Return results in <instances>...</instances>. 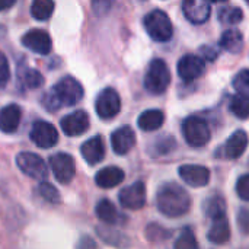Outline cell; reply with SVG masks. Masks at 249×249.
Segmentation results:
<instances>
[{"label":"cell","mask_w":249,"mask_h":249,"mask_svg":"<svg viewBox=\"0 0 249 249\" xmlns=\"http://www.w3.org/2000/svg\"><path fill=\"white\" fill-rule=\"evenodd\" d=\"M85 95L83 86L71 76L60 79L41 98V104L47 111L55 112L63 107H73L82 101Z\"/></svg>","instance_id":"1"},{"label":"cell","mask_w":249,"mask_h":249,"mask_svg":"<svg viewBox=\"0 0 249 249\" xmlns=\"http://www.w3.org/2000/svg\"><path fill=\"white\" fill-rule=\"evenodd\" d=\"M156 204L159 212L166 217H181L185 216L191 209L190 194L178 184H165L159 188L156 194Z\"/></svg>","instance_id":"2"},{"label":"cell","mask_w":249,"mask_h":249,"mask_svg":"<svg viewBox=\"0 0 249 249\" xmlns=\"http://www.w3.org/2000/svg\"><path fill=\"white\" fill-rule=\"evenodd\" d=\"M171 83V73L168 64L162 58H155L150 61L147 71L144 74V88L153 95H160L166 92Z\"/></svg>","instance_id":"3"},{"label":"cell","mask_w":249,"mask_h":249,"mask_svg":"<svg viewBox=\"0 0 249 249\" xmlns=\"http://www.w3.org/2000/svg\"><path fill=\"white\" fill-rule=\"evenodd\" d=\"M143 22H144V29L152 39L158 42H166L172 38L174 26H172L169 16L163 10L155 9L149 12L144 16Z\"/></svg>","instance_id":"4"},{"label":"cell","mask_w":249,"mask_h":249,"mask_svg":"<svg viewBox=\"0 0 249 249\" xmlns=\"http://www.w3.org/2000/svg\"><path fill=\"white\" fill-rule=\"evenodd\" d=\"M182 136L191 147H203L210 142L209 124L200 117H188L182 121Z\"/></svg>","instance_id":"5"},{"label":"cell","mask_w":249,"mask_h":249,"mask_svg":"<svg viewBox=\"0 0 249 249\" xmlns=\"http://www.w3.org/2000/svg\"><path fill=\"white\" fill-rule=\"evenodd\" d=\"M16 165L26 177L32 179L42 181L48 175V168L45 160L32 152H20L16 156Z\"/></svg>","instance_id":"6"},{"label":"cell","mask_w":249,"mask_h":249,"mask_svg":"<svg viewBox=\"0 0 249 249\" xmlns=\"http://www.w3.org/2000/svg\"><path fill=\"white\" fill-rule=\"evenodd\" d=\"M95 109L102 120H112L114 117H117L121 111V98L118 92L112 88L101 90L95 101Z\"/></svg>","instance_id":"7"},{"label":"cell","mask_w":249,"mask_h":249,"mask_svg":"<svg viewBox=\"0 0 249 249\" xmlns=\"http://www.w3.org/2000/svg\"><path fill=\"white\" fill-rule=\"evenodd\" d=\"M29 137L39 149H51L58 142V131L51 123L38 120L32 124Z\"/></svg>","instance_id":"8"},{"label":"cell","mask_w":249,"mask_h":249,"mask_svg":"<svg viewBox=\"0 0 249 249\" xmlns=\"http://www.w3.org/2000/svg\"><path fill=\"white\" fill-rule=\"evenodd\" d=\"M48 163L60 184H69L76 175V163L69 153H55L50 158Z\"/></svg>","instance_id":"9"},{"label":"cell","mask_w":249,"mask_h":249,"mask_svg":"<svg viewBox=\"0 0 249 249\" xmlns=\"http://www.w3.org/2000/svg\"><path fill=\"white\" fill-rule=\"evenodd\" d=\"M118 201L124 209L128 210H140L146 206V185L142 181H137L125 188H123L118 194Z\"/></svg>","instance_id":"10"},{"label":"cell","mask_w":249,"mask_h":249,"mask_svg":"<svg viewBox=\"0 0 249 249\" xmlns=\"http://www.w3.org/2000/svg\"><path fill=\"white\" fill-rule=\"evenodd\" d=\"M206 63L201 57L194 54H185L178 61V74L184 82H193L203 76Z\"/></svg>","instance_id":"11"},{"label":"cell","mask_w":249,"mask_h":249,"mask_svg":"<svg viewBox=\"0 0 249 249\" xmlns=\"http://www.w3.org/2000/svg\"><path fill=\"white\" fill-rule=\"evenodd\" d=\"M89 125H90L89 115L85 111H74V112L63 117V120L60 121V127H61L63 133L70 137H76V136L86 133Z\"/></svg>","instance_id":"12"},{"label":"cell","mask_w":249,"mask_h":249,"mask_svg":"<svg viewBox=\"0 0 249 249\" xmlns=\"http://www.w3.org/2000/svg\"><path fill=\"white\" fill-rule=\"evenodd\" d=\"M22 44L28 50H31L32 53H36L39 55L50 54L51 47H53L50 35L42 29H31V31H28L22 38Z\"/></svg>","instance_id":"13"},{"label":"cell","mask_w":249,"mask_h":249,"mask_svg":"<svg viewBox=\"0 0 249 249\" xmlns=\"http://www.w3.org/2000/svg\"><path fill=\"white\" fill-rule=\"evenodd\" d=\"M178 172L181 179L194 188L206 187L210 182V171L201 165H182Z\"/></svg>","instance_id":"14"},{"label":"cell","mask_w":249,"mask_h":249,"mask_svg":"<svg viewBox=\"0 0 249 249\" xmlns=\"http://www.w3.org/2000/svg\"><path fill=\"white\" fill-rule=\"evenodd\" d=\"M182 12L190 22L201 25L209 20L212 4L206 0H185L182 3Z\"/></svg>","instance_id":"15"},{"label":"cell","mask_w":249,"mask_h":249,"mask_svg":"<svg viewBox=\"0 0 249 249\" xmlns=\"http://www.w3.org/2000/svg\"><path fill=\"white\" fill-rule=\"evenodd\" d=\"M136 144V133L130 125H123L118 130H115L111 136V146L112 150L120 155L124 156L127 155Z\"/></svg>","instance_id":"16"},{"label":"cell","mask_w":249,"mask_h":249,"mask_svg":"<svg viewBox=\"0 0 249 249\" xmlns=\"http://www.w3.org/2000/svg\"><path fill=\"white\" fill-rule=\"evenodd\" d=\"M22 118V109L16 104H9L0 109V131L12 134L18 130Z\"/></svg>","instance_id":"17"},{"label":"cell","mask_w":249,"mask_h":249,"mask_svg":"<svg viewBox=\"0 0 249 249\" xmlns=\"http://www.w3.org/2000/svg\"><path fill=\"white\" fill-rule=\"evenodd\" d=\"M80 153H82L83 159L90 166L102 162L104 158H105V146H104L102 137L101 136H95V137L86 140L82 144V147H80Z\"/></svg>","instance_id":"18"},{"label":"cell","mask_w":249,"mask_h":249,"mask_svg":"<svg viewBox=\"0 0 249 249\" xmlns=\"http://www.w3.org/2000/svg\"><path fill=\"white\" fill-rule=\"evenodd\" d=\"M248 147V134L244 130L235 131L226 142L223 152L228 159H239Z\"/></svg>","instance_id":"19"},{"label":"cell","mask_w":249,"mask_h":249,"mask_svg":"<svg viewBox=\"0 0 249 249\" xmlns=\"http://www.w3.org/2000/svg\"><path fill=\"white\" fill-rule=\"evenodd\" d=\"M125 178V174L121 168L118 166H107L104 169H101L96 177H95V182L98 187L109 190L114 188L117 185H120Z\"/></svg>","instance_id":"20"},{"label":"cell","mask_w":249,"mask_h":249,"mask_svg":"<svg viewBox=\"0 0 249 249\" xmlns=\"http://www.w3.org/2000/svg\"><path fill=\"white\" fill-rule=\"evenodd\" d=\"M207 238L210 242H213L216 245L226 244L231 239V226H229L226 214L213 219V223H212V228L207 233Z\"/></svg>","instance_id":"21"},{"label":"cell","mask_w":249,"mask_h":249,"mask_svg":"<svg viewBox=\"0 0 249 249\" xmlns=\"http://www.w3.org/2000/svg\"><path fill=\"white\" fill-rule=\"evenodd\" d=\"M165 123V114L160 109H147L140 114L137 125L143 131H156Z\"/></svg>","instance_id":"22"},{"label":"cell","mask_w":249,"mask_h":249,"mask_svg":"<svg viewBox=\"0 0 249 249\" xmlns=\"http://www.w3.org/2000/svg\"><path fill=\"white\" fill-rule=\"evenodd\" d=\"M96 216L101 222L107 223V225H117L120 223V219H121V214L118 213L117 207L114 206L112 201H109L108 198H104L101 200L98 204H96Z\"/></svg>","instance_id":"23"},{"label":"cell","mask_w":249,"mask_h":249,"mask_svg":"<svg viewBox=\"0 0 249 249\" xmlns=\"http://www.w3.org/2000/svg\"><path fill=\"white\" fill-rule=\"evenodd\" d=\"M220 47L223 50H226L228 53H232V54L241 53L244 48L242 34L236 29H228L226 32H223V35L220 38Z\"/></svg>","instance_id":"24"},{"label":"cell","mask_w":249,"mask_h":249,"mask_svg":"<svg viewBox=\"0 0 249 249\" xmlns=\"http://www.w3.org/2000/svg\"><path fill=\"white\" fill-rule=\"evenodd\" d=\"M242 18H244L242 9L235 7V6H223L219 9V13H217L219 22L225 25H236L242 20Z\"/></svg>","instance_id":"25"},{"label":"cell","mask_w":249,"mask_h":249,"mask_svg":"<svg viewBox=\"0 0 249 249\" xmlns=\"http://www.w3.org/2000/svg\"><path fill=\"white\" fill-rule=\"evenodd\" d=\"M229 109L235 117H238L241 120H247L249 117V96L236 93L231 99Z\"/></svg>","instance_id":"26"},{"label":"cell","mask_w":249,"mask_h":249,"mask_svg":"<svg viewBox=\"0 0 249 249\" xmlns=\"http://www.w3.org/2000/svg\"><path fill=\"white\" fill-rule=\"evenodd\" d=\"M19 79L26 89H38L44 85L42 74L35 69H25L23 71H19Z\"/></svg>","instance_id":"27"},{"label":"cell","mask_w":249,"mask_h":249,"mask_svg":"<svg viewBox=\"0 0 249 249\" xmlns=\"http://www.w3.org/2000/svg\"><path fill=\"white\" fill-rule=\"evenodd\" d=\"M54 10V1L51 0H35L31 6V15L38 20H47Z\"/></svg>","instance_id":"28"},{"label":"cell","mask_w":249,"mask_h":249,"mask_svg":"<svg viewBox=\"0 0 249 249\" xmlns=\"http://www.w3.org/2000/svg\"><path fill=\"white\" fill-rule=\"evenodd\" d=\"M96 231H98V235L101 236V239L105 241V242H108L112 247L124 248L128 244V239L124 235H121L120 232H115V231L108 229V228H105V229L104 228H98Z\"/></svg>","instance_id":"29"},{"label":"cell","mask_w":249,"mask_h":249,"mask_svg":"<svg viewBox=\"0 0 249 249\" xmlns=\"http://www.w3.org/2000/svg\"><path fill=\"white\" fill-rule=\"evenodd\" d=\"M174 249H200L194 232L191 229L185 228L182 231V233L179 235V238L177 239V242L174 245Z\"/></svg>","instance_id":"30"},{"label":"cell","mask_w":249,"mask_h":249,"mask_svg":"<svg viewBox=\"0 0 249 249\" xmlns=\"http://www.w3.org/2000/svg\"><path fill=\"white\" fill-rule=\"evenodd\" d=\"M38 191H39L41 197H42L45 201H48V203H51V204H58V203H60V193H58V190H57L53 184L44 181V182L39 184Z\"/></svg>","instance_id":"31"},{"label":"cell","mask_w":249,"mask_h":249,"mask_svg":"<svg viewBox=\"0 0 249 249\" xmlns=\"http://www.w3.org/2000/svg\"><path fill=\"white\" fill-rule=\"evenodd\" d=\"M207 216L213 220L219 216H223L226 214V206H225V201L222 200V197H212V200L207 203Z\"/></svg>","instance_id":"32"},{"label":"cell","mask_w":249,"mask_h":249,"mask_svg":"<svg viewBox=\"0 0 249 249\" xmlns=\"http://www.w3.org/2000/svg\"><path fill=\"white\" fill-rule=\"evenodd\" d=\"M233 88L239 95L249 96V69L241 70L233 79Z\"/></svg>","instance_id":"33"},{"label":"cell","mask_w":249,"mask_h":249,"mask_svg":"<svg viewBox=\"0 0 249 249\" xmlns=\"http://www.w3.org/2000/svg\"><path fill=\"white\" fill-rule=\"evenodd\" d=\"M10 80V67L6 55L0 51V89H3Z\"/></svg>","instance_id":"34"},{"label":"cell","mask_w":249,"mask_h":249,"mask_svg":"<svg viewBox=\"0 0 249 249\" xmlns=\"http://www.w3.org/2000/svg\"><path fill=\"white\" fill-rule=\"evenodd\" d=\"M236 193L239 196V198H242L244 201H249V174L242 175L238 182H236Z\"/></svg>","instance_id":"35"},{"label":"cell","mask_w":249,"mask_h":249,"mask_svg":"<svg viewBox=\"0 0 249 249\" xmlns=\"http://www.w3.org/2000/svg\"><path fill=\"white\" fill-rule=\"evenodd\" d=\"M175 147V142L172 137H160L156 142V153L162 155V153H169L172 149Z\"/></svg>","instance_id":"36"},{"label":"cell","mask_w":249,"mask_h":249,"mask_svg":"<svg viewBox=\"0 0 249 249\" xmlns=\"http://www.w3.org/2000/svg\"><path fill=\"white\" fill-rule=\"evenodd\" d=\"M238 226L242 233L249 235V209H242L238 214Z\"/></svg>","instance_id":"37"},{"label":"cell","mask_w":249,"mask_h":249,"mask_svg":"<svg viewBox=\"0 0 249 249\" xmlns=\"http://www.w3.org/2000/svg\"><path fill=\"white\" fill-rule=\"evenodd\" d=\"M76 249H98V245H96V242L90 236L85 235V236H82L79 239V242L76 245Z\"/></svg>","instance_id":"38"},{"label":"cell","mask_w":249,"mask_h":249,"mask_svg":"<svg viewBox=\"0 0 249 249\" xmlns=\"http://www.w3.org/2000/svg\"><path fill=\"white\" fill-rule=\"evenodd\" d=\"M159 233H166L162 228H159V226H156V225H150L149 228H147V238L150 239V241H159V239H162L163 236H160Z\"/></svg>","instance_id":"39"},{"label":"cell","mask_w":249,"mask_h":249,"mask_svg":"<svg viewBox=\"0 0 249 249\" xmlns=\"http://www.w3.org/2000/svg\"><path fill=\"white\" fill-rule=\"evenodd\" d=\"M200 53H201V58H207V60H210V61L216 60V57L219 55L217 50L213 48V47H204V48L200 50Z\"/></svg>","instance_id":"40"},{"label":"cell","mask_w":249,"mask_h":249,"mask_svg":"<svg viewBox=\"0 0 249 249\" xmlns=\"http://www.w3.org/2000/svg\"><path fill=\"white\" fill-rule=\"evenodd\" d=\"M15 4V0H0V10H6Z\"/></svg>","instance_id":"41"}]
</instances>
